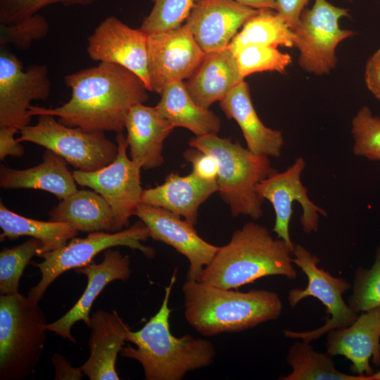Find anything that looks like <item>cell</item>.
<instances>
[{"label":"cell","mask_w":380,"mask_h":380,"mask_svg":"<svg viewBox=\"0 0 380 380\" xmlns=\"http://www.w3.org/2000/svg\"><path fill=\"white\" fill-rule=\"evenodd\" d=\"M134 215L146 226L151 238L171 246L188 259L187 280H197L219 249L199 236L194 224L166 209L140 203Z\"/></svg>","instance_id":"2e32d148"},{"label":"cell","mask_w":380,"mask_h":380,"mask_svg":"<svg viewBox=\"0 0 380 380\" xmlns=\"http://www.w3.org/2000/svg\"><path fill=\"white\" fill-rule=\"evenodd\" d=\"M235 56L239 72L244 78L258 72L284 73L291 63V57L287 53H282L276 47L260 44L246 46Z\"/></svg>","instance_id":"1f68e13d"},{"label":"cell","mask_w":380,"mask_h":380,"mask_svg":"<svg viewBox=\"0 0 380 380\" xmlns=\"http://www.w3.org/2000/svg\"><path fill=\"white\" fill-rule=\"evenodd\" d=\"M348 16V8L336 6L327 0H315L310 8H305L292 30L294 46L299 51L298 62L303 70L323 75L336 67L337 46L356 34L339 27L340 19Z\"/></svg>","instance_id":"30bf717a"},{"label":"cell","mask_w":380,"mask_h":380,"mask_svg":"<svg viewBox=\"0 0 380 380\" xmlns=\"http://www.w3.org/2000/svg\"><path fill=\"white\" fill-rule=\"evenodd\" d=\"M365 82L369 91L380 101V49L366 63Z\"/></svg>","instance_id":"60d3db41"},{"label":"cell","mask_w":380,"mask_h":380,"mask_svg":"<svg viewBox=\"0 0 380 380\" xmlns=\"http://www.w3.org/2000/svg\"><path fill=\"white\" fill-rule=\"evenodd\" d=\"M46 322L34 299L20 293L0 296V379L34 373L46 342Z\"/></svg>","instance_id":"8992f818"},{"label":"cell","mask_w":380,"mask_h":380,"mask_svg":"<svg viewBox=\"0 0 380 380\" xmlns=\"http://www.w3.org/2000/svg\"><path fill=\"white\" fill-rule=\"evenodd\" d=\"M52 208L50 221L65 222L78 231L117 232L108 202L95 191L77 190Z\"/></svg>","instance_id":"484cf974"},{"label":"cell","mask_w":380,"mask_h":380,"mask_svg":"<svg viewBox=\"0 0 380 380\" xmlns=\"http://www.w3.org/2000/svg\"><path fill=\"white\" fill-rule=\"evenodd\" d=\"M294 39L293 30L276 11L260 9L243 24L227 48L235 56L241 49L252 44L293 47Z\"/></svg>","instance_id":"f1b7e54d"},{"label":"cell","mask_w":380,"mask_h":380,"mask_svg":"<svg viewBox=\"0 0 380 380\" xmlns=\"http://www.w3.org/2000/svg\"><path fill=\"white\" fill-rule=\"evenodd\" d=\"M51 362L56 371L55 379H81L83 372L80 367H73L61 354L55 353L51 357Z\"/></svg>","instance_id":"b9f144b4"},{"label":"cell","mask_w":380,"mask_h":380,"mask_svg":"<svg viewBox=\"0 0 380 380\" xmlns=\"http://www.w3.org/2000/svg\"><path fill=\"white\" fill-rule=\"evenodd\" d=\"M351 133L353 152L358 157L380 162V117L368 106H362L353 117Z\"/></svg>","instance_id":"d6a6232c"},{"label":"cell","mask_w":380,"mask_h":380,"mask_svg":"<svg viewBox=\"0 0 380 380\" xmlns=\"http://www.w3.org/2000/svg\"><path fill=\"white\" fill-rule=\"evenodd\" d=\"M259 11L234 0H195L184 23L205 53L218 51Z\"/></svg>","instance_id":"e0dca14e"},{"label":"cell","mask_w":380,"mask_h":380,"mask_svg":"<svg viewBox=\"0 0 380 380\" xmlns=\"http://www.w3.org/2000/svg\"><path fill=\"white\" fill-rule=\"evenodd\" d=\"M182 291L185 319L205 336L242 331L276 320L283 309L279 295L267 290L243 292L186 280Z\"/></svg>","instance_id":"277c9868"},{"label":"cell","mask_w":380,"mask_h":380,"mask_svg":"<svg viewBox=\"0 0 380 380\" xmlns=\"http://www.w3.org/2000/svg\"><path fill=\"white\" fill-rule=\"evenodd\" d=\"M75 272L84 274L87 278L86 289L75 304L61 318L47 324L46 330L53 331L63 338L75 343L71 334L72 325L83 321L90 325L89 312L91 306L102 290L115 280L126 281L130 277L129 259L119 251L107 249L101 262L91 261L88 265L75 269Z\"/></svg>","instance_id":"ac0fdd59"},{"label":"cell","mask_w":380,"mask_h":380,"mask_svg":"<svg viewBox=\"0 0 380 380\" xmlns=\"http://www.w3.org/2000/svg\"><path fill=\"white\" fill-rule=\"evenodd\" d=\"M327 334V353L346 357L355 374L374 373L370 358L374 365H380V306L362 312L350 325Z\"/></svg>","instance_id":"d6986e66"},{"label":"cell","mask_w":380,"mask_h":380,"mask_svg":"<svg viewBox=\"0 0 380 380\" xmlns=\"http://www.w3.org/2000/svg\"><path fill=\"white\" fill-rule=\"evenodd\" d=\"M349 1H353V0H349Z\"/></svg>","instance_id":"f6af8a7d"},{"label":"cell","mask_w":380,"mask_h":380,"mask_svg":"<svg viewBox=\"0 0 380 380\" xmlns=\"http://www.w3.org/2000/svg\"><path fill=\"white\" fill-rule=\"evenodd\" d=\"M19 130L13 127H0V160L7 156L21 157L24 154V147L21 142L15 139L14 135Z\"/></svg>","instance_id":"ab89813d"},{"label":"cell","mask_w":380,"mask_h":380,"mask_svg":"<svg viewBox=\"0 0 380 380\" xmlns=\"http://www.w3.org/2000/svg\"><path fill=\"white\" fill-rule=\"evenodd\" d=\"M69 101L59 107L31 106L30 116L49 115L68 127L86 131L122 132L130 109L148 100V89L130 70L116 64L96 66L66 75Z\"/></svg>","instance_id":"6da1fadb"},{"label":"cell","mask_w":380,"mask_h":380,"mask_svg":"<svg viewBox=\"0 0 380 380\" xmlns=\"http://www.w3.org/2000/svg\"><path fill=\"white\" fill-rule=\"evenodd\" d=\"M66 163L61 156L46 149L42 162L35 167L15 170L1 165L0 186L4 189L43 190L63 199L77 190Z\"/></svg>","instance_id":"d4e9b609"},{"label":"cell","mask_w":380,"mask_h":380,"mask_svg":"<svg viewBox=\"0 0 380 380\" xmlns=\"http://www.w3.org/2000/svg\"><path fill=\"white\" fill-rule=\"evenodd\" d=\"M220 106L226 116L239 125L248 150L268 157L281 156L284 146L282 132L266 127L260 120L248 83L243 80L238 84L220 101Z\"/></svg>","instance_id":"cb8c5ba5"},{"label":"cell","mask_w":380,"mask_h":380,"mask_svg":"<svg viewBox=\"0 0 380 380\" xmlns=\"http://www.w3.org/2000/svg\"><path fill=\"white\" fill-rule=\"evenodd\" d=\"M276 11L287 25L293 30L298 23L301 13L309 0H275Z\"/></svg>","instance_id":"f35d334b"},{"label":"cell","mask_w":380,"mask_h":380,"mask_svg":"<svg viewBox=\"0 0 380 380\" xmlns=\"http://www.w3.org/2000/svg\"><path fill=\"white\" fill-rule=\"evenodd\" d=\"M118 151L109 165L95 171L72 172L76 183L99 194L113 210L118 232L127 227L129 218L134 215L141 203L143 192L141 167L127 155L128 144L122 132L117 133Z\"/></svg>","instance_id":"8fae6325"},{"label":"cell","mask_w":380,"mask_h":380,"mask_svg":"<svg viewBox=\"0 0 380 380\" xmlns=\"http://www.w3.org/2000/svg\"><path fill=\"white\" fill-rule=\"evenodd\" d=\"M292 261L299 267L308 278L305 289H291L289 291L288 301L293 308L307 297L317 298L325 306L327 317L324 324L308 331L285 330L284 335L289 338H298L310 343L319 338L331 330L342 329L350 325L357 318L353 310L343 298V293L351 285L343 278L336 277L318 267L320 259L312 255L304 246L295 245L292 252Z\"/></svg>","instance_id":"9c48e42d"},{"label":"cell","mask_w":380,"mask_h":380,"mask_svg":"<svg viewBox=\"0 0 380 380\" xmlns=\"http://www.w3.org/2000/svg\"><path fill=\"white\" fill-rule=\"evenodd\" d=\"M18 141L42 146L61 156L77 170H99L116 158L118 146L102 131H86L66 126L49 115H39L36 125L20 131Z\"/></svg>","instance_id":"52a82bcc"},{"label":"cell","mask_w":380,"mask_h":380,"mask_svg":"<svg viewBox=\"0 0 380 380\" xmlns=\"http://www.w3.org/2000/svg\"><path fill=\"white\" fill-rule=\"evenodd\" d=\"M183 156L191 163L196 175L205 181H217L219 165L214 156L195 148L187 149Z\"/></svg>","instance_id":"74e56055"},{"label":"cell","mask_w":380,"mask_h":380,"mask_svg":"<svg viewBox=\"0 0 380 380\" xmlns=\"http://www.w3.org/2000/svg\"><path fill=\"white\" fill-rule=\"evenodd\" d=\"M243 80L244 77L239 72L236 58L227 48L205 53L191 76L184 82L195 103L208 109Z\"/></svg>","instance_id":"603a6c76"},{"label":"cell","mask_w":380,"mask_h":380,"mask_svg":"<svg viewBox=\"0 0 380 380\" xmlns=\"http://www.w3.org/2000/svg\"><path fill=\"white\" fill-rule=\"evenodd\" d=\"M175 270L165 288V296L158 311L139 330L126 333V341L134 343L123 346L120 355L138 361L146 380H180L186 373L209 366L216 350L213 343L190 334L175 336L170 326L169 308L172 289L176 281Z\"/></svg>","instance_id":"7a4b0ae2"},{"label":"cell","mask_w":380,"mask_h":380,"mask_svg":"<svg viewBox=\"0 0 380 380\" xmlns=\"http://www.w3.org/2000/svg\"><path fill=\"white\" fill-rule=\"evenodd\" d=\"M195 0H151L153 7L140 29L146 33L170 30L182 25Z\"/></svg>","instance_id":"e575fe53"},{"label":"cell","mask_w":380,"mask_h":380,"mask_svg":"<svg viewBox=\"0 0 380 380\" xmlns=\"http://www.w3.org/2000/svg\"><path fill=\"white\" fill-rule=\"evenodd\" d=\"M160 96L156 108L160 116L175 127L186 128L196 137L217 134L219 132L220 118L213 112L195 103L183 81L167 84Z\"/></svg>","instance_id":"4316f807"},{"label":"cell","mask_w":380,"mask_h":380,"mask_svg":"<svg viewBox=\"0 0 380 380\" xmlns=\"http://www.w3.org/2000/svg\"><path fill=\"white\" fill-rule=\"evenodd\" d=\"M0 227L1 241L5 238L15 239L23 236L39 240L42 248L38 256L64 246L79 232L65 222H44L23 217L8 209L2 201L0 202Z\"/></svg>","instance_id":"83f0119b"},{"label":"cell","mask_w":380,"mask_h":380,"mask_svg":"<svg viewBox=\"0 0 380 380\" xmlns=\"http://www.w3.org/2000/svg\"><path fill=\"white\" fill-rule=\"evenodd\" d=\"M243 5L255 9L276 10L275 0H234Z\"/></svg>","instance_id":"7bdbcfd3"},{"label":"cell","mask_w":380,"mask_h":380,"mask_svg":"<svg viewBox=\"0 0 380 380\" xmlns=\"http://www.w3.org/2000/svg\"><path fill=\"white\" fill-rule=\"evenodd\" d=\"M217 191V181L203 180L193 172L186 176L172 172L162 184L144 189L141 203L166 209L195 225L199 206Z\"/></svg>","instance_id":"7402d4cb"},{"label":"cell","mask_w":380,"mask_h":380,"mask_svg":"<svg viewBox=\"0 0 380 380\" xmlns=\"http://www.w3.org/2000/svg\"><path fill=\"white\" fill-rule=\"evenodd\" d=\"M189 144L217 159L218 191L229 205L232 215H246L254 220L261 217L262 201L257 195L255 187L275 170L269 157L254 153L217 134L195 137Z\"/></svg>","instance_id":"5b68a950"},{"label":"cell","mask_w":380,"mask_h":380,"mask_svg":"<svg viewBox=\"0 0 380 380\" xmlns=\"http://www.w3.org/2000/svg\"><path fill=\"white\" fill-rule=\"evenodd\" d=\"M42 243L35 238L13 248H4L0 253L1 295L18 293L20 277L31 258L37 255Z\"/></svg>","instance_id":"4dcf8cb0"},{"label":"cell","mask_w":380,"mask_h":380,"mask_svg":"<svg viewBox=\"0 0 380 380\" xmlns=\"http://www.w3.org/2000/svg\"><path fill=\"white\" fill-rule=\"evenodd\" d=\"M333 356L314 350L310 343L301 340L291 346L286 362L291 373L280 380H365V375L348 374L335 367Z\"/></svg>","instance_id":"f546056e"},{"label":"cell","mask_w":380,"mask_h":380,"mask_svg":"<svg viewBox=\"0 0 380 380\" xmlns=\"http://www.w3.org/2000/svg\"><path fill=\"white\" fill-rule=\"evenodd\" d=\"M348 304L356 312L380 306V246L376 249L372 266L355 270Z\"/></svg>","instance_id":"836d02e7"},{"label":"cell","mask_w":380,"mask_h":380,"mask_svg":"<svg viewBox=\"0 0 380 380\" xmlns=\"http://www.w3.org/2000/svg\"><path fill=\"white\" fill-rule=\"evenodd\" d=\"M305 165V160L298 157L286 170L279 172L274 170L255 187L258 197L262 201H269L274 210V232L277 238L287 243L292 252L295 244L290 237L289 224L293 214V203L298 202L302 208L300 222L305 233L316 232L319 215L327 216V212L310 199L308 191L301 182L300 175Z\"/></svg>","instance_id":"4fadbf2b"},{"label":"cell","mask_w":380,"mask_h":380,"mask_svg":"<svg viewBox=\"0 0 380 380\" xmlns=\"http://www.w3.org/2000/svg\"><path fill=\"white\" fill-rule=\"evenodd\" d=\"M87 52L94 61L120 65L135 75L151 91L148 34L115 16L103 20L87 38Z\"/></svg>","instance_id":"9a60e30c"},{"label":"cell","mask_w":380,"mask_h":380,"mask_svg":"<svg viewBox=\"0 0 380 380\" xmlns=\"http://www.w3.org/2000/svg\"><path fill=\"white\" fill-rule=\"evenodd\" d=\"M49 29L48 20L39 13L15 23L1 24L0 44L27 50L35 41L46 37Z\"/></svg>","instance_id":"d590c367"},{"label":"cell","mask_w":380,"mask_h":380,"mask_svg":"<svg viewBox=\"0 0 380 380\" xmlns=\"http://www.w3.org/2000/svg\"><path fill=\"white\" fill-rule=\"evenodd\" d=\"M51 81L45 65L33 64L23 70V63L5 46L0 49V127L19 131L30 125L32 101H46Z\"/></svg>","instance_id":"7c38bea8"},{"label":"cell","mask_w":380,"mask_h":380,"mask_svg":"<svg viewBox=\"0 0 380 380\" xmlns=\"http://www.w3.org/2000/svg\"><path fill=\"white\" fill-rule=\"evenodd\" d=\"M149 233L140 220L129 228L117 232H89L85 238H72L64 246L39 255L44 260L33 262L41 272V279L32 287L28 296L39 302L49 285L61 274L85 266L103 251L115 246H127L140 251L147 258H153L155 249L145 246Z\"/></svg>","instance_id":"ba28073f"},{"label":"cell","mask_w":380,"mask_h":380,"mask_svg":"<svg viewBox=\"0 0 380 380\" xmlns=\"http://www.w3.org/2000/svg\"><path fill=\"white\" fill-rule=\"evenodd\" d=\"M125 128L130 158L144 170L160 167L164 162L163 142L175 126L160 116L156 106L140 103L130 109Z\"/></svg>","instance_id":"44dd1931"},{"label":"cell","mask_w":380,"mask_h":380,"mask_svg":"<svg viewBox=\"0 0 380 380\" xmlns=\"http://www.w3.org/2000/svg\"><path fill=\"white\" fill-rule=\"evenodd\" d=\"M90 355L80 366L90 380H118L117 357L126 341L129 327L117 312L96 311L91 317Z\"/></svg>","instance_id":"ffe728a7"},{"label":"cell","mask_w":380,"mask_h":380,"mask_svg":"<svg viewBox=\"0 0 380 380\" xmlns=\"http://www.w3.org/2000/svg\"><path fill=\"white\" fill-rule=\"evenodd\" d=\"M99 0H0L1 24H11L38 13L53 4L65 6H89Z\"/></svg>","instance_id":"8d00e7d4"},{"label":"cell","mask_w":380,"mask_h":380,"mask_svg":"<svg viewBox=\"0 0 380 380\" xmlns=\"http://www.w3.org/2000/svg\"><path fill=\"white\" fill-rule=\"evenodd\" d=\"M292 250L281 239H274L264 226L254 222L236 230L229 242L219 247L197 281L228 289L269 276L297 277Z\"/></svg>","instance_id":"3957f363"},{"label":"cell","mask_w":380,"mask_h":380,"mask_svg":"<svg viewBox=\"0 0 380 380\" xmlns=\"http://www.w3.org/2000/svg\"><path fill=\"white\" fill-rule=\"evenodd\" d=\"M365 380H380V371L374 372L369 376H365Z\"/></svg>","instance_id":"ee69618b"},{"label":"cell","mask_w":380,"mask_h":380,"mask_svg":"<svg viewBox=\"0 0 380 380\" xmlns=\"http://www.w3.org/2000/svg\"><path fill=\"white\" fill-rule=\"evenodd\" d=\"M147 34L151 91L160 94L167 84L189 78L205 53L185 23Z\"/></svg>","instance_id":"5bb4252c"}]
</instances>
